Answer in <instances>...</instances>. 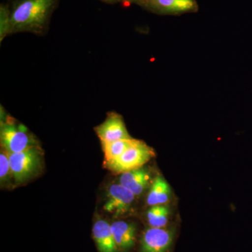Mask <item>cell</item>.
<instances>
[{
	"instance_id": "5",
	"label": "cell",
	"mask_w": 252,
	"mask_h": 252,
	"mask_svg": "<svg viewBox=\"0 0 252 252\" xmlns=\"http://www.w3.org/2000/svg\"><path fill=\"white\" fill-rule=\"evenodd\" d=\"M142 8L158 15L177 16L198 11L196 0H144Z\"/></svg>"
},
{
	"instance_id": "6",
	"label": "cell",
	"mask_w": 252,
	"mask_h": 252,
	"mask_svg": "<svg viewBox=\"0 0 252 252\" xmlns=\"http://www.w3.org/2000/svg\"><path fill=\"white\" fill-rule=\"evenodd\" d=\"M174 236L173 230L149 226L141 237L140 252H168Z\"/></svg>"
},
{
	"instance_id": "10",
	"label": "cell",
	"mask_w": 252,
	"mask_h": 252,
	"mask_svg": "<svg viewBox=\"0 0 252 252\" xmlns=\"http://www.w3.org/2000/svg\"><path fill=\"white\" fill-rule=\"evenodd\" d=\"M93 238L99 252H119L111 224L105 220H95L93 227Z\"/></svg>"
},
{
	"instance_id": "18",
	"label": "cell",
	"mask_w": 252,
	"mask_h": 252,
	"mask_svg": "<svg viewBox=\"0 0 252 252\" xmlns=\"http://www.w3.org/2000/svg\"><path fill=\"white\" fill-rule=\"evenodd\" d=\"M100 1L109 4H117V3L122 2V0H100Z\"/></svg>"
},
{
	"instance_id": "3",
	"label": "cell",
	"mask_w": 252,
	"mask_h": 252,
	"mask_svg": "<svg viewBox=\"0 0 252 252\" xmlns=\"http://www.w3.org/2000/svg\"><path fill=\"white\" fill-rule=\"evenodd\" d=\"M0 142L1 148L9 154H16L31 147L39 146L34 135L25 126L7 117L1 122Z\"/></svg>"
},
{
	"instance_id": "11",
	"label": "cell",
	"mask_w": 252,
	"mask_h": 252,
	"mask_svg": "<svg viewBox=\"0 0 252 252\" xmlns=\"http://www.w3.org/2000/svg\"><path fill=\"white\" fill-rule=\"evenodd\" d=\"M150 175L147 170L141 168L124 172L119 179V184L124 186L134 195H140L148 186Z\"/></svg>"
},
{
	"instance_id": "17",
	"label": "cell",
	"mask_w": 252,
	"mask_h": 252,
	"mask_svg": "<svg viewBox=\"0 0 252 252\" xmlns=\"http://www.w3.org/2000/svg\"><path fill=\"white\" fill-rule=\"evenodd\" d=\"M144 0H122V4L127 6L130 4H137L139 6H142L143 4Z\"/></svg>"
},
{
	"instance_id": "4",
	"label": "cell",
	"mask_w": 252,
	"mask_h": 252,
	"mask_svg": "<svg viewBox=\"0 0 252 252\" xmlns=\"http://www.w3.org/2000/svg\"><path fill=\"white\" fill-rule=\"evenodd\" d=\"M154 157V149L140 140L117 158L104 162V164L107 168L114 173L123 174L141 168Z\"/></svg>"
},
{
	"instance_id": "15",
	"label": "cell",
	"mask_w": 252,
	"mask_h": 252,
	"mask_svg": "<svg viewBox=\"0 0 252 252\" xmlns=\"http://www.w3.org/2000/svg\"><path fill=\"white\" fill-rule=\"evenodd\" d=\"M10 28V5L2 3L0 5V41H2L8 34H11Z\"/></svg>"
},
{
	"instance_id": "12",
	"label": "cell",
	"mask_w": 252,
	"mask_h": 252,
	"mask_svg": "<svg viewBox=\"0 0 252 252\" xmlns=\"http://www.w3.org/2000/svg\"><path fill=\"white\" fill-rule=\"evenodd\" d=\"M170 197V189L168 184L161 177H158L147 196V203L150 206L162 205L168 202Z\"/></svg>"
},
{
	"instance_id": "16",
	"label": "cell",
	"mask_w": 252,
	"mask_h": 252,
	"mask_svg": "<svg viewBox=\"0 0 252 252\" xmlns=\"http://www.w3.org/2000/svg\"><path fill=\"white\" fill-rule=\"evenodd\" d=\"M11 177V166H10L9 154L1 149L0 152V180L1 185L5 183Z\"/></svg>"
},
{
	"instance_id": "1",
	"label": "cell",
	"mask_w": 252,
	"mask_h": 252,
	"mask_svg": "<svg viewBox=\"0 0 252 252\" xmlns=\"http://www.w3.org/2000/svg\"><path fill=\"white\" fill-rule=\"evenodd\" d=\"M59 0H14L10 5V34H43L49 28Z\"/></svg>"
},
{
	"instance_id": "2",
	"label": "cell",
	"mask_w": 252,
	"mask_h": 252,
	"mask_svg": "<svg viewBox=\"0 0 252 252\" xmlns=\"http://www.w3.org/2000/svg\"><path fill=\"white\" fill-rule=\"evenodd\" d=\"M11 177L16 184L24 183L39 173L43 164L42 151L39 146L20 153L9 154Z\"/></svg>"
},
{
	"instance_id": "13",
	"label": "cell",
	"mask_w": 252,
	"mask_h": 252,
	"mask_svg": "<svg viewBox=\"0 0 252 252\" xmlns=\"http://www.w3.org/2000/svg\"><path fill=\"white\" fill-rule=\"evenodd\" d=\"M140 140H136L132 137L102 144L104 154V162L111 161L122 156L127 149L139 143Z\"/></svg>"
},
{
	"instance_id": "9",
	"label": "cell",
	"mask_w": 252,
	"mask_h": 252,
	"mask_svg": "<svg viewBox=\"0 0 252 252\" xmlns=\"http://www.w3.org/2000/svg\"><path fill=\"white\" fill-rule=\"evenodd\" d=\"M114 240L119 252H128L135 246L136 228L133 223L117 220L111 224Z\"/></svg>"
},
{
	"instance_id": "7",
	"label": "cell",
	"mask_w": 252,
	"mask_h": 252,
	"mask_svg": "<svg viewBox=\"0 0 252 252\" xmlns=\"http://www.w3.org/2000/svg\"><path fill=\"white\" fill-rule=\"evenodd\" d=\"M94 131L101 143H109L131 137L123 117L116 112L108 113L104 122L94 127Z\"/></svg>"
},
{
	"instance_id": "14",
	"label": "cell",
	"mask_w": 252,
	"mask_h": 252,
	"mask_svg": "<svg viewBox=\"0 0 252 252\" xmlns=\"http://www.w3.org/2000/svg\"><path fill=\"white\" fill-rule=\"evenodd\" d=\"M168 208L162 205H155L149 209L147 212V220L149 226L153 228H165L168 223Z\"/></svg>"
},
{
	"instance_id": "8",
	"label": "cell",
	"mask_w": 252,
	"mask_h": 252,
	"mask_svg": "<svg viewBox=\"0 0 252 252\" xmlns=\"http://www.w3.org/2000/svg\"><path fill=\"white\" fill-rule=\"evenodd\" d=\"M135 195L121 184L111 185L107 190V201L104 209L114 217L126 213L133 203Z\"/></svg>"
}]
</instances>
